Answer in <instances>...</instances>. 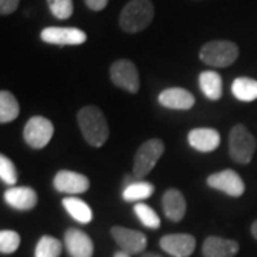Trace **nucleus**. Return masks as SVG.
<instances>
[{
	"label": "nucleus",
	"mask_w": 257,
	"mask_h": 257,
	"mask_svg": "<svg viewBox=\"0 0 257 257\" xmlns=\"http://www.w3.org/2000/svg\"><path fill=\"white\" fill-rule=\"evenodd\" d=\"M77 123L84 140L93 147H101L109 139V124L103 111L96 106H86L77 113Z\"/></svg>",
	"instance_id": "nucleus-1"
},
{
	"label": "nucleus",
	"mask_w": 257,
	"mask_h": 257,
	"mask_svg": "<svg viewBox=\"0 0 257 257\" xmlns=\"http://www.w3.org/2000/svg\"><path fill=\"white\" fill-rule=\"evenodd\" d=\"M155 18V8L150 0H130L123 8L119 25L126 33H139L152 23Z\"/></svg>",
	"instance_id": "nucleus-2"
},
{
	"label": "nucleus",
	"mask_w": 257,
	"mask_h": 257,
	"mask_svg": "<svg viewBox=\"0 0 257 257\" xmlns=\"http://www.w3.org/2000/svg\"><path fill=\"white\" fill-rule=\"evenodd\" d=\"M203 63L211 67H229L239 57V47L230 40H211L200 49Z\"/></svg>",
	"instance_id": "nucleus-3"
},
{
	"label": "nucleus",
	"mask_w": 257,
	"mask_h": 257,
	"mask_svg": "<svg viewBox=\"0 0 257 257\" xmlns=\"http://www.w3.org/2000/svg\"><path fill=\"white\" fill-rule=\"evenodd\" d=\"M256 139L246 128V126L236 124L230 130L229 152L230 157L236 163H239V165L250 163L254 152H256Z\"/></svg>",
	"instance_id": "nucleus-4"
},
{
	"label": "nucleus",
	"mask_w": 257,
	"mask_h": 257,
	"mask_svg": "<svg viewBox=\"0 0 257 257\" xmlns=\"http://www.w3.org/2000/svg\"><path fill=\"white\" fill-rule=\"evenodd\" d=\"M165 143L160 139H150L139 147L133 163V175L136 179L146 177L157 165L159 159L165 153Z\"/></svg>",
	"instance_id": "nucleus-5"
},
{
	"label": "nucleus",
	"mask_w": 257,
	"mask_h": 257,
	"mask_svg": "<svg viewBox=\"0 0 257 257\" xmlns=\"http://www.w3.org/2000/svg\"><path fill=\"white\" fill-rule=\"evenodd\" d=\"M55 133L53 123L43 116H33L28 120L23 136L29 146L33 149H43L52 140Z\"/></svg>",
	"instance_id": "nucleus-6"
},
{
	"label": "nucleus",
	"mask_w": 257,
	"mask_h": 257,
	"mask_svg": "<svg viewBox=\"0 0 257 257\" xmlns=\"http://www.w3.org/2000/svg\"><path fill=\"white\" fill-rule=\"evenodd\" d=\"M110 79L117 87L128 93H138L140 89V77L136 64L130 60H116L110 67Z\"/></svg>",
	"instance_id": "nucleus-7"
},
{
	"label": "nucleus",
	"mask_w": 257,
	"mask_h": 257,
	"mask_svg": "<svg viewBox=\"0 0 257 257\" xmlns=\"http://www.w3.org/2000/svg\"><path fill=\"white\" fill-rule=\"evenodd\" d=\"M40 39L56 46H79L87 40V35L76 28H46L42 30Z\"/></svg>",
	"instance_id": "nucleus-8"
},
{
	"label": "nucleus",
	"mask_w": 257,
	"mask_h": 257,
	"mask_svg": "<svg viewBox=\"0 0 257 257\" xmlns=\"http://www.w3.org/2000/svg\"><path fill=\"white\" fill-rule=\"evenodd\" d=\"M207 184L211 189L226 193L231 197H240L246 190L243 179L231 169H226L210 175L207 177Z\"/></svg>",
	"instance_id": "nucleus-9"
},
{
	"label": "nucleus",
	"mask_w": 257,
	"mask_h": 257,
	"mask_svg": "<svg viewBox=\"0 0 257 257\" xmlns=\"http://www.w3.org/2000/svg\"><path fill=\"white\" fill-rule=\"evenodd\" d=\"M111 237L117 243L120 250L126 251L127 254H139L147 246L146 234L138 230L127 229L123 226H113L110 230Z\"/></svg>",
	"instance_id": "nucleus-10"
},
{
	"label": "nucleus",
	"mask_w": 257,
	"mask_h": 257,
	"mask_svg": "<svg viewBox=\"0 0 257 257\" xmlns=\"http://www.w3.org/2000/svg\"><path fill=\"white\" fill-rule=\"evenodd\" d=\"M53 186L57 192L66 194H80L89 190L90 182L82 173L72 170H60L53 179Z\"/></svg>",
	"instance_id": "nucleus-11"
},
{
	"label": "nucleus",
	"mask_w": 257,
	"mask_h": 257,
	"mask_svg": "<svg viewBox=\"0 0 257 257\" xmlns=\"http://www.w3.org/2000/svg\"><path fill=\"white\" fill-rule=\"evenodd\" d=\"M160 247L173 257L192 256L196 248V239L187 233L166 234L160 239Z\"/></svg>",
	"instance_id": "nucleus-12"
},
{
	"label": "nucleus",
	"mask_w": 257,
	"mask_h": 257,
	"mask_svg": "<svg viewBox=\"0 0 257 257\" xmlns=\"http://www.w3.org/2000/svg\"><path fill=\"white\" fill-rule=\"evenodd\" d=\"M64 246L72 257H93V251H94L93 240L87 233L82 230L74 227L66 230Z\"/></svg>",
	"instance_id": "nucleus-13"
},
{
	"label": "nucleus",
	"mask_w": 257,
	"mask_h": 257,
	"mask_svg": "<svg viewBox=\"0 0 257 257\" xmlns=\"http://www.w3.org/2000/svg\"><path fill=\"white\" fill-rule=\"evenodd\" d=\"M194 96L183 87H170L159 94V103L173 110H189L194 106Z\"/></svg>",
	"instance_id": "nucleus-14"
},
{
	"label": "nucleus",
	"mask_w": 257,
	"mask_h": 257,
	"mask_svg": "<svg viewBox=\"0 0 257 257\" xmlns=\"http://www.w3.org/2000/svg\"><path fill=\"white\" fill-rule=\"evenodd\" d=\"M189 145L197 150V152H203V153H209L216 150L219 145H220V135L217 130L210 127H197L193 128L189 132Z\"/></svg>",
	"instance_id": "nucleus-15"
},
{
	"label": "nucleus",
	"mask_w": 257,
	"mask_h": 257,
	"mask_svg": "<svg viewBox=\"0 0 257 257\" xmlns=\"http://www.w3.org/2000/svg\"><path fill=\"white\" fill-rule=\"evenodd\" d=\"M5 202L16 210H32L37 204V193L32 187H10L5 193Z\"/></svg>",
	"instance_id": "nucleus-16"
},
{
	"label": "nucleus",
	"mask_w": 257,
	"mask_h": 257,
	"mask_svg": "<svg viewBox=\"0 0 257 257\" xmlns=\"http://www.w3.org/2000/svg\"><path fill=\"white\" fill-rule=\"evenodd\" d=\"M203 257H234L239 251L236 240L209 236L203 243Z\"/></svg>",
	"instance_id": "nucleus-17"
},
{
	"label": "nucleus",
	"mask_w": 257,
	"mask_h": 257,
	"mask_svg": "<svg viewBox=\"0 0 257 257\" xmlns=\"http://www.w3.org/2000/svg\"><path fill=\"white\" fill-rule=\"evenodd\" d=\"M162 206H163L166 217L169 220L175 221V223L183 220L184 214H186V199H184V196L180 190L169 189L163 194Z\"/></svg>",
	"instance_id": "nucleus-18"
},
{
	"label": "nucleus",
	"mask_w": 257,
	"mask_h": 257,
	"mask_svg": "<svg viewBox=\"0 0 257 257\" xmlns=\"http://www.w3.org/2000/svg\"><path fill=\"white\" fill-rule=\"evenodd\" d=\"M199 84L204 96L210 100H219L223 94V80L220 74L213 70H204L199 76Z\"/></svg>",
	"instance_id": "nucleus-19"
},
{
	"label": "nucleus",
	"mask_w": 257,
	"mask_h": 257,
	"mask_svg": "<svg viewBox=\"0 0 257 257\" xmlns=\"http://www.w3.org/2000/svg\"><path fill=\"white\" fill-rule=\"evenodd\" d=\"M62 204H63L66 211L76 221H79L82 224H87V223L92 221L93 211L86 202H83V200L74 197V196H69V197H64L62 200Z\"/></svg>",
	"instance_id": "nucleus-20"
},
{
	"label": "nucleus",
	"mask_w": 257,
	"mask_h": 257,
	"mask_svg": "<svg viewBox=\"0 0 257 257\" xmlns=\"http://www.w3.org/2000/svg\"><path fill=\"white\" fill-rule=\"evenodd\" d=\"M231 93L240 101H254L257 99V80L251 77H237L231 83Z\"/></svg>",
	"instance_id": "nucleus-21"
},
{
	"label": "nucleus",
	"mask_w": 257,
	"mask_h": 257,
	"mask_svg": "<svg viewBox=\"0 0 257 257\" xmlns=\"http://www.w3.org/2000/svg\"><path fill=\"white\" fill-rule=\"evenodd\" d=\"M155 193V186L149 182H133L126 184L123 190V200L126 202H142L145 199H149Z\"/></svg>",
	"instance_id": "nucleus-22"
},
{
	"label": "nucleus",
	"mask_w": 257,
	"mask_h": 257,
	"mask_svg": "<svg viewBox=\"0 0 257 257\" xmlns=\"http://www.w3.org/2000/svg\"><path fill=\"white\" fill-rule=\"evenodd\" d=\"M19 111H20V107H19L16 97L8 90H2L0 92V123L6 124L18 119Z\"/></svg>",
	"instance_id": "nucleus-23"
},
{
	"label": "nucleus",
	"mask_w": 257,
	"mask_h": 257,
	"mask_svg": "<svg viewBox=\"0 0 257 257\" xmlns=\"http://www.w3.org/2000/svg\"><path fill=\"white\" fill-rule=\"evenodd\" d=\"M62 253V243L53 236H42L36 244L35 257H59Z\"/></svg>",
	"instance_id": "nucleus-24"
},
{
	"label": "nucleus",
	"mask_w": 257,
	"mask_h": 257,
	"mask_svg": "<svg viewBox=\"0 0 257 257\" xmlns=\"http://www.w3.org/2000/svg\"><path fill=\"white\" fill-rule=\"evenodd\" d=\"M135 214L138 216V219L143 226H146L147 229H159L160 227V217L157 216V213L150 206H147L145 203L139 202L133 207Z\"/></svg>",
	"instance_id": "nucleus-25"
},
{
	"label": "nucleus",
	"mask_w": 257,
	"mask_h": 257,
	"mask_svg": "<svg viewBox=\"0 0 257 257\" xmlns=\"http://www.w3.org/2000/svg\"><path fill=\"white\" fill-rule=\"evenodd\" d=\"M20 246V234L15 230H2L0 231V251L3 254L15 253Z\"/></svg>",
	"instance_id": "nucleus-26"
},
{
	"label": "nucleus",
	"mask_w": 257,
	"mask_h": 257,
	"mask_svg": "<svg viewBox=\"0 0 257 257\" xmlns=\"http://www.w3.org/2000/svg\"><path fill=\"white\" fill-rule=\"evenodd\" d=\"M49 9L56 19L66 20L73 15V2L72 0H47Z\"/></svg>",
	"instance_id": "nucleus-27"
},
{
	"label": "nucleus",
	"mask_w": 257,
	"mask_h": 257,
	"mask_svg": "<svg viewBox=\"0 0 257 257\" xmlns=\"http://www.w3.org/2000/svg\"><path fill=\"white\" fill-rule=\"evenodd\" d=\"M0 179L2 182L9 186H13L18 182V170L16 166L13 165V162L9 157L0 156Z\"/></svg>",
	"instance_id": "nucleus-28"
},
{
	"label": "nucleus",
	"mask_w": 257,
	"mask_h": 257,
	"mask_svg": "<svg viewBox=\"0 0 257 257\" xmlns=\"http://www.w3.org/2000/svg\"><path fill=\"white\" fill-rule=\"evenodd\" d=\"M20 0H0V13L3 16L13 13L19 8Z\"/></svg>",
	"instance_id": "nucleus-29"
},
{
	"label": "nucleus",
	"mask_w": 257,
	"mask_h": 257,
	"mask_svg": "<svg viewBox=\"0 0 257 257\" xmlns=\"http://www.w3.org/2000/svg\"><path fill=\"white\" fill-rule=\"evenodd\" d=\"M84 3L93 12H100V10H103L107 6L109 0H84Z\"/></svg>",
	"instance_id": "nucleus-30"
},
{
	"label": "nucleus",
	"mask_w": 257,
	"mask_h": 257,
	"mask_svg": "<svg viewBox=\"0 0 257 257\" xmlns=\"http://www.w3.org/2000/svg\"><path fill=\"white\" fill-rule=\"evenodd\" d=\"M251 234H253V237L257 240V220L251 224Z\"/></svg>",
	"instance_id": "nucleus-31"
},
{
	"label": "nucleus",
	"mask_w": 257,
	"mask_h": 257,
	"mask_svg": "<svg viewBox=\"0 0 257 257\" xmlns=\"http://www.w3.org/2000/svg\"><path fill=\"white\" fill-rule=\"evenodd\" d=\"M113 257H130V254H127V253H126V251H123V250H120V251H116Z\"/></svg>",
	"instance_id": "nucleus-32"
}]
</instances>
